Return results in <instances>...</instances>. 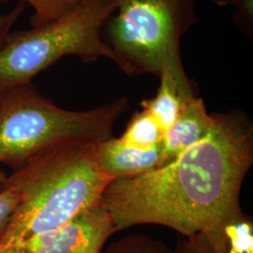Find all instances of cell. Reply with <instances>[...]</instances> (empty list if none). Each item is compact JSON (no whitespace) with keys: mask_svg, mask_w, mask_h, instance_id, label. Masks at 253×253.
Returning <instances> with one entry per match:
<instances>
[{"mask_svg":"<svg viewBox=\"0 0 253 253\" xmlns=\"http://www.w3.org/2000/svg\"><path fill=\"white\" fill-rule=\"evenodd\" d=\"M253 224L246 216L227 231L229 253H253Z\"/></svg>","mask_w":253,"mask_h":253,"instance_id":"4fadbf2b","label":"cell"},{"mask_svg":"<svg viewBox=\"0 0 253 253\" xmlns=\"http://www.w3.org/2000/svg\"><path fill=\"white\" fill-rule=\"evenodd\" d=\"M164 131L153 117L143 108L130 119L119 139L125 145L139 149H149L162 145Z\"/></svg>","mask_w":253,"mask_h":253,"instance_id":"30bf717a","label":"cell"},{"mask_svg":"<svg viewBox=\"0 0 253 253\" xmlns=\"http://www.w3.org/2000/svg\"><path fill=\"white\" fill-rule=\"evenodd\" d=\"M170 253H214L203 235H195L180 241Z\"/></svg>","mask_w":253,"mask_h":253,"instance_id":"2e32d148","label":"cell"},{"mask_svg":"<svg viewBox=\"0 0 253 253\" xmlns=\"http://www.w3.org/2000/svg\"><path fill=\"white\" fill-rule=\"evenodd\" d=\"M235 22L248 37H253V0H238L235 5Z\"/></svg>","mask_w":253,"mask_h":253,"instance_id":"9a60e30c","label":"cell"},{"mask_svg":"<svg viewBox=\"0 0 253 253\" xmlns=\"http://www.w3.org/2000/svg\"><path fill=\"white\" fill-rule=\"evenodd\" d=\"M97 144L74 140L51 146L0 184L21 196L0 250L55 231L100 204L114 179L100 170Z\"/></svg>","mask_w":253,"mask_h":253,"instance_id":"7a4b0ae2","label":"cell"},{"mask_svg":"<svg viewBox=\"0 0 253 253\" xmlns=\"http://www.w3.org/2000/svg\"><path fill=\"white\" fill-rule=\"evenodd\" d=\"M100 253H170V251L150 236L131 235L112 243Z\"/></svg>","mask_w":253,"mask_h":253,"instance_id":"7c38bea8","label":"cell"},{"mask_svg":"<svg viewBox=\"0 0 253 253\" xmlns=\"http://www.w3.org/2000/svg\"><path fill=\"white\" fill-rule=\"evenodd\" d=\"M214 122L204 100L193 96L187 100L176 120L163 134L162 153L163 165L172 163L190 146L201 142L210 132Z\"/></svg>","mask_w":253,"mask_h":253,"instance_id":"9c48e42d","label":"cell"},{"mask_svg":"<svg viewBox=\"0 0 253 253\" xmlns=\"http://www.w3.org/2000/svg\"><path fill=\"white\" fill-rule=\"evenodd\" d=\"M26 5L27 4L24 1H20L16 7L10 10L9 13L0 14V48L4 44L7 37L9 36L10 28L25 11Z\"/></svg>","mask_w":253,"mask_h":253,"instance_id":"e0dca14e","label":"cell"},{"mask_svg":"<svg viewBox=\"0 0 253 253\" xmlns=\"http://www.w3.org/2000/svg\"><path fill=\"white\" fill-rule=\"evenodd\" d=\"M129 107L125 97L87 111L57 106L28 84L0 96V163L13 171L47 148L68 141L100 143Z\"/></svg>","mask_w":253,"mask_h":253,"instance_id":"3957f363","label":"cell"},{"mask_svg":"<svg viewBox=\"0 0 253 253\" xmlns=\"http://www.w3.org/2000/svg\"><path fill=\"white\" fill-rule=\"evenodd\" d=\"M7 176H8V174L6 173V172L3 169H0V184L6 179Z\"/></svg>","mask_w":253,"mask_h":253,"instance_id":"d6986e66","label":"cell"},{"mask_svg":"<svg viewBox=\"0 0 253 253\" xmlns=\"http://www.w3.org/2000/svg\"><path fill=\"white\" fill-rule=\"evenodd\" d=\"M219 7H227V6H234L238 0H211Z\"/></svg>","mask_w":253,"mask_h":253,"instance_id":"ac0fdd59","label":"cell"},{"mask_svg":"<svg viewBox=\"0 0 253 253\" xmlns=\"http://www.w3.org/2000/svg\"><path fill=\"white\" fill-rule=\"evenodd\" d=\"M21 196L12 188L0 187V242L6 235L11 217L19 206Z\"/></svg>","mask_w":253,"mask_h":253,"instance_id":"5bb4252c","label":"cell"},{"mask_svg":"<svg viewBox=\"0 0 253 253\" xmlns=\"http://www.w3.org/2000/svg\"><path fill=\"white\" fill-rule=\"evenodd\" d=\"M117 0H83L52 22L29 30L10 32L0 48V96L31 84L33 78L68 55L90 63L112 60L103 27Z\"/></svg>","mask_w":253,"mask_h":253,"instance_id":"277c9868","label":"cell"},{"mask_svg":"<svg viewBox=\"0 0 253 253\" xmlns=\"http://www.w3.org/2000/svg\"><path fill=\"white\" fill-rule=\"evenodd\" d=\"M96 156L100 170L113 179L132 178L163 165L161 145L139 149L113 137L97 144Z\"/></svg>","mask_w":253,"mask_h":253,"instance_id":"ba28073f","label":"cell"},{"mask_svg":"<svg viewBox=\"0 0 253 253\" xmlns=\"http://www.w3.org/2000/svg\"><path fill=\"white\" fill-rule=\"evenodd\" d=\"M161 84L157 94L142 101V106L165 132L176 120L184 103L196 96L193 84L185 72L182 56L163 67L159 76Z\"/></svg>","mask_w":253,"mask_h":253,"instance_id":"52a82bcc","label":"cell"},{"mask_svg":"<svg viewBox=\"0 0 253 253\" xmlns=\"http://www.w3.org/2000/svg\"><path fill=\"white\" fill-rule=\"evenodd\" d=\"M114 233L117 232L112 217L98 204L61 228L41 235L38 253H100Z\"/></svg>","mask_w":253,"mask_h":253,"instance_id":"8992f818","label":"cell"},{"mask_svg":"<svg viewBox=\"0 0 253 253\" xmlns=\"http://www.w3.org/2000/svg\"><path fill=\"white\" fill-rule=\"evenodd\" d=\"M197 0H117L103 27L112 61L128 76H160L181 55V39L197 22Z\"/></svg>","mask_w":253,"mask_h":253,"instance_id":"5b68a950","label":"cell"},{"mask_svg":"<svg viewBox=\"0 0 253 253\" xmlns=\"http://www.w3.org/2000/svg\"><path fill=\"white\" fill-rule=\"evenodd\" d=\"M208 135L168 163L114 179L100 204L116 232L139 224L203 235L214 253H229L227 231L245 217L239 196L253 163V125L243 111L213 114Z\"/></svg>","mask_w":253,"mask_h":253,"instance_id":"6da1fadb","label":"cell"},{"mask_svg":"<svg viewBox=\"0 0 253 253\" xmlns=\"http://www.w3.org/2000/svg\"><path fill=\"white\" fill-rule=\"evenodd\" d=\"M4 1V0H0ZM34 9L31 17L32 27L42 26L63 16L83 0H21Z\"/></svg>","mask_w":253,"mask_h":253,"instance_id":"8fae6325","label":"cell"}]
</instances>
